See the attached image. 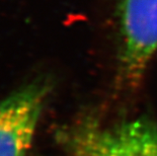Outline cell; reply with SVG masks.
Segmentation results:
<instances>
[{
	"label": "cell",
	"mask_w": 157,
	"mask_h": 156,
	"mask_svg": "<svg viewBox=\"0 0 157 156\" xmlns=\"http://www.w3.org/2000/svg\"><path fill=\"white\" fill-rule=\"evenodd\" d=\"M66 156H157V128L146 119L105 126L79 118L56 132Z\"/></svg>",
	"instance_id": "obj_1"
},
{
	"label": "cell",
	"mask_w": 157,
	"mask_h": 156,
	"mask_svg": "<svg viewBox=\"0 0 157 156\" xmlns=\"http://www.w3.org/2000/svg\"><path fill=\"white\" fill-rule=\"evenodd\" d=\"M118 12L119 76L134 88L157 53V0H120Z\"/></svg>",
	"instance_id": "obj_2"
},
{
	"label": "cell",
	"mask_w": 157,
	"mask_h": 156,
	"mask_svg": "<svg viewBox=\"0 0 157 156\" xmlns=\"http://www.w3.org/2000/svg\"><path fill=\"white\" fill-rule=\"evenodd\" d=\"M49 92L36 79L0 101V156H28Z\"/></svg>",
	"instance_id": "obj_3"
}]
</instances>
